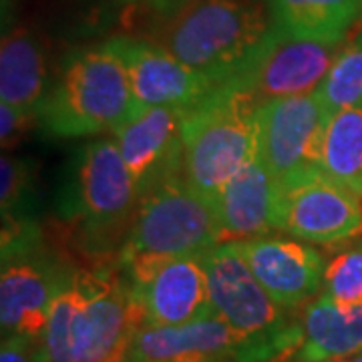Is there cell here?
Returning <instances> with one entry per match:
<instances>
[{"label":"cell","instance_id":"cell-1","mask_svg":"<svg viewBox=\"0 0 362 362\" xmlns=\"http://www.w3.org/2000/svg\"><path fill=\"white\" fill-rule=\"evenodd\" d=\"M276 28L262 0H185L159 26L153 42L221 85L246 75Z\"/></svg>","mask_w":362,"mask_h":362},{"label":"cell","instance_id":"cell-2","mask_svg":"<svg viewBox=\"0 0 362 362\" xmlns=\"http://www.w3.org/2000/svg\"><path fill=\"white\" fill-rule=\"evenodd\" d=\"M258 99L233 77L187 109L181 125V173L197 194L216 202L233 175L258 153Z\"/></svg>","mask_w":362,"mask_h":362},{"label":"cell","instance_id":"cell-3","mask_svg":"<svg viewBox=\"0 0 362 362\" xmlns=\"http://www.w3.org/2000/svg\"><path fill=\"white\" fill-rule=\"evenodd\" d=\"M135 109L127 66L109 39L66 54L39 123L52 137H87L115 131Z\"/></svg>","mask_w":362,"mask_h":362},{"label":"cell","instance_id":"cell-4","mask_svg":"<svg viewBox=\"0 0 362 362\" xmlns=\"http://www.w3.org/2000/svg\"><path fill=\"white\" fill-rule=\"evenodd\" d=\"M214 312L238 338L235 362H270L302 346V322L259 284L238 242L202 254Z\"/></svg>","mask_w":362,"mask_h":362},{"label":"cell","instance_id":"cell-5","mask_svg":"<svg viewBox=\"0 0 362 362\" xmlns=\"http://www.w3.org/2000/svg\"><path fill=\"white\" fill-rule=\"evenodd\" d=\"M221 242L214 204L197 194L183 173H173L141 195L121 252V264L195 256Z\"/></svg>","mask_w":362,"mask_h":362},{"label":"cell","instance_id":"cell-6","mask_svg":"<svg viewBox=\"0 0 362 362\" xmlns=\"http://www.w3.org/2000/svg\"><path fill=\"white\" fill-rule=\"evenodd\" d=\"M139 199L115 139H95L73 161L61 209L69 220L83 221L89 232H111L137 214Z\"/></svg>","mask_w":362,"mask_h":362},{"label":"cell","instance_id":"cell-7","mask_svg":"<svg viewBox=\"0 0 362 362\" xmlns=\"http://www.w3.org/2000/svg\"><path fill=\"white\" fill-rule=\"evenodd\" d=\"M77 362H127L131 340L145 326L129 282L113 272H75Z\"/></svg>","mask_w":362,"mask_h":362},{"label":"cell","instance_id":"cell-8","mask_svg":"<svg viewBox=\"0 0 362 362\" xmlns=\"http://www.w3.org/2000/svg\"><path fill=\"white\" fill-rule=\"evenodd\" d=\"M276 230L312 244H334L362 232V197L318 169L278 181Z\"/></svg>","mask_w":362,"mask_h":362},{"label":"cell","instance_id":"cell-9","mask_svg":"<svg viewBox=\"0 0 362 362\" xmlns=\"http://www.w3.org/2000/svg\"><path fill=\"white\" fill-rule=\"evenodd\" d=\"M145 324L177 326L216 314L202 254L121 264Z\"/></svg>","mask_w":362,"mask_h":362},{"label":"cell","instance_id":"cell-10","mask_svg":"<svg viewBox=\"0 0 362 362\" xmlns=\"http://www.w3.org/2000/svg\"><path fill=\"white\" fill-rule=\"evenodd\" d=\"M328 109L318 93L272 99L258 109V153L276 181L316 168Z\"/></svg>","mask_w":362,"mask_h":362},{"label":"cell","instance_id":"cell-11","mask_svg":"<svg viewBox=\"0 0 362 362\" xmlns=\"http://www.w3.org/2000/svg\"><path fill=\"white\" fill-rule=\"evenodd\" d=\"M342 45L344 39H304L276 28L258 61L242 77L259 105L308 95L322 85Z\"/></svg>","mask_w":362,"mask_h":362},{"label":"cell","instance_id":"cell-12","mask_svg":"<svg viewBox=\"0 0 362 362\" xmlns=\"http://www.w3.org/2000/svg\"><path fill=\"white\" fill-rule=\"evenodd\" d=\"M73 276L33 250L2 256L0 274V326L2 338L23 337L40 342L51 306Z\"/></svg>","mask_w":362,"mask_h":362},{"label":"cell","instance_id":"cell-13","mask_svg":"<svg viewBox=\"0 0 362 362\" xmlns=\"http://www.w3.org/2000/svg\"><path fill=\"white\" fill-rule=\"evenodd\" d=\"M185 111L177 107H139L113 131L139 195L169 175L181 173V125Z\"/></svg>","mask_w":362,"mask_h":362},{"label":"cell","instance_id":"cell-14","mask_svg":"<svg viewBox=\"0 0 362 362\" xmlns=\"http://www.w3.org/2000/svg\"><path fill=\"white\" fill-rule=\"evenodd\" d=\"M129 75L135 107L192 109L214 87L209 78L181 63L153 40L113 37Z\"/></svg>","mask_w":362,"mask_h":362},{"label":"cell","instance_id":"cell-15","mask_svg":"<svg viewBox=\"0 0 362 362\" xmlns=\"http://www.w3.org/2000/svg\"><path fill=\"white\" fill-rule=\"evenodd\" d=\"M247 266L282 308L308 306L324 284V256L298 240L259 235L238 240Z\"/></svg>","mask_w":362,"mask_h":362},{"label":"cell","instance_id":"cell-16","mask_svg":"<svg viewBox=\"0 0 362 362\" xmlns=\"http://www.w3.org/2000/svg\"><path fill=\"white\" fill-rule=\"evenodd\" d=\"M238 338L218 314L177 326H141L127 362H235Z\"/></svg>","mask_w":362,"mask_h":362},{"label":"cell","instance_id":"cell-17","mask_svg":"<svg viewBox=\"0 0 362 362\" xmlns=\"http://www.w3.org/2000/svg\"><path fill=\"white\" fill-rule=\"evenodd\" d=\"M276 197L278 181L256 153L214 202L223 242L252 240L276 230Z\"/></svg>","mask_w":362,"mask_h":362},{"label":"cell","instance_id":"cell-18","mask_svg":"<svg viewBox=\"0 0 362 362\" xmlns=\"http://www.w3.org/2000/svg\"><path fill=\"white\" fill-rule=\"evenodd\" d=\"M49 90L42 40L30 28H13L4 35L0 49V105L39 115Z\"/></svg>","mask_w":362,"mask_h":362},{"label":"cell","instance_id":"cell-19","mask_svg":"<svg viewBox=\"0 0 362 362\" xmlns=\"http://www.w3.org/2000/svg\"><path fill=\"white\" fill-rule=\"evenodd\" d=\"M302 362H332L362 352V308L346 310L328 296L312 300L302 312Z\"/></svg>","mask_w":362,"mask_h":362},{"label":"cell","instance_id":"cell-20","mask_svg":"<svg viewBox=\"0 0 362 362\" xmlns=\"http://www.w3.org/2000/svg\"><path fill=\"white\" fill-rule=\"evenodd\" d=\"M316 169L362 197V105L328 113Z\"/></svg>","mask_w":362,"mask_h":362},{"label":"cell","instance_id":"cell-21","mask_svg":"<svg viewBox=\"0 0 362 362\" xmlns=\"http://www.w3.org/2000/svg\"><path fill=\"white\" fill-rule=\"evenodd\" d=\"M274 23L304 39L342 40L362 13V0H268Z\"/></svg>","mask_w":362,"mask_h":362},{"label":"cell","instance_id":"cell-22","mask_svg":"<svg viewBox=\"0 0 362 362\" xmlns=\"http://www.w3.org/2000/svg\"><path fill=\"white\" fill-rule=\"evenodd\" d=\"M316 93L328 111L362 105V30L342 45Z\"/></svg>","mask_w":362,"mask_h":362},{"label":"cell","instance_id":"cell-23","mask_svg":"<svg viewBox=\"0 0 362 362\" xmlns=\"http://www.w3.org/2000/svg\"><path fill=\"white\" fill-rule=\"evenodd\" d=\"M322 294L346 310L362 308V244L326 264Z\"/></svg>","mask_w":362,"mask_h":362},{"label":"cell","instance_id":"cell-24","mask_svg":"<svg viewBox=\"0 0 362 362\" xmlns=\"http://www.w3.org/2000/svg\"><path fill=\"white\" fill-rule=\"evenodd\" d=\"M2 173V187H0V202H2V216H13L18 207L25 204V195L28 192V175L30 171L23 159L4 153L0 161Z\"/></svg>","mask_w":362,"mask_h":362},{"label":"cell","instance_id":"cell-25","mask_svg":"<svg viewBox=\"0 0 362 362\" xmlns=\"http://www.w3.org/2000/svg\"><path fill=\"white\" fill-rule=\"evenodd\" d=\"M33 121H39L37 113L21 111L11 105H0V137L2 149H13L16 143L25 137V131L30 127Z\"/></svg>","mask_w":362,"mask_h":362},{"label":"cell","instance_id":"cell-26","mask_svg":"<svg viewBox=\"0 0 362 362\" xmlns=\"http://www.w3.org/2000/svg\"><path fill=\"white\" fill-rule=\"evenodd\" d=\"M0 362H42L40 342L23 337H4L0 349Z\"/></svg>","mask_w":362,"mask_h":362},{"label":"cell","instance_id":"cell-27","mask_svg":"<svg viewBox=\"0 0 362 362\" xmlns=\"http://www.w3.org/2000/svg\"><path fill=\"white\" fill-rule=\"evenodd\" d=\"M129 2H147V4H153V6H159V8H168V6H180L185 0H129Z\"/></svg>","mask_w":362,"mask_h":362},{"label":"cell","instance_id":"cell-28","mask_svg":"<svg viewBox=\"0 0 362 362\" xmlns=\"http://www.w3.org/2000/svg\"><path fill=\"white\" fill-rule=\"evenodd\" d=\"M332 362H362V356H358V358H352V361H346V358H342V361H332Z\"/></svg>","mask_w":362,"mask_h":362},{"label":"cell","instance_id":"cell-29","mask_svg":"<svg viewBox=\"0 0 362 362\" xmlns=\"http://www.w3.org/2000/svg\"><path fill=\"white\" fill-rule=\"evenodd\" d=\"M361 14H362V13H361Z\"/></svg>","mask_w":362,"mask_h":362}]
</instances>
